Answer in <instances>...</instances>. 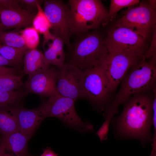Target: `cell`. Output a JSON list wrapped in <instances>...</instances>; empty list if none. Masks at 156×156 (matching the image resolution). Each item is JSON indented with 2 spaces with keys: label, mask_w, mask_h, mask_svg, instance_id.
I'll use <instances>...</instances> for the list:
<instances>
[{
  "label": "cell",
  "mask_w": 156,
  "mask_h": 156,
  "mask_svg": "<svg viewBox=\"0 0 156 156\" xmlns=\"http://www.w3.org/2000/svg\"><path fill=\"white\" fill-rule=\"evenodd\" d=\"M0 66L10 67L20 69L18 65L14 63L5 58L0 54Z\"/></svg>",
  "instance_id": "obj_31"
},
{
  "label": "cell",
  "mask_w": 156,
  "mask_h": 156,
  "mask_svg": "<svg viewBox=\"0 0 156 156\" xmlns=\"http://www.w3.org/2000/svg\"><path fill=\"white\" fill-rule=\"evenodd\" d=\"M19 131L30 138L44 119L40 106L27 109L18 105L15 106Z\"/></svg>",
  "instance_id": "obj_14"
},
{
  "label": "cell",
  "mask_w": 156,
  "mask_h": 156,
  "mask_svg": "<svg viewBox=\"0 0 156 156\" xmlns=\"http://www.w3.org/2000/svg\"><path fill=\"white\" fill-rule=\"evenodd\" d=\"M68 4L70 36L97 29L108 12L101 0H69Z\"/></svg>",
  "instance_id": "obj_4"
},
{
  "label": "cell",
  "mask_w": 156,
  "mask_h": 156,
  "mask_svg": "<svg viewBox=\"0 0 156 156\" xmlns=\"http://www.w3.org/2000/svg\"><path fill=\"white\" fill-rule=\"evenodd\" d=\"M15 106L0 109V132L4 135L19 131Z\"/></svg>",
  "instance_id": "obj_18"
},
{
  "label": "cell",
  "mask_w": 156,
  "mask_h": 156,
  "mask_svg": "<svg viewBox=\"0 0 156 156\" xmlns=\"http://www.w3.org/2000/svg\"><path fill=\"white\" fill-rule=\"evenodd\" d=\"M38 11L34 18L32 25L38 33L42 34L44 39V43L49 40L53 41L55 37L50 31L51 25L46 16L41 5H37Z\"/></svg>",
  "instance_id": "obj_19"
},
{
  "label": "cell",
  "mask_w": 156,
  "mask_h": 156,
  "mask_svg": "<svg viewBox=\"0 0 156 156\" xmlns=\"http://www.w3.org/2000/svg\"><path fill=\"white\" fill-rule=\"evenodd\" d=\"M143 57L120 53H109L102 64L111 92L116 89L127 71Z\"/></svg>",
  "instance_id": "obj_10"
},
{
  "label": "cell",
  "mask_w": 156,
  "mask_h": 156,
  "mask_svg": "<svg viewBox=\"0 0 156 156\" xmlns=\"http://www.w3.org/2000/svg\"><path fill=\"white\" fill-rule=\"evenodd\" d=\"M57 89L61 95L76 101L83 98V70L71 64L64 63L57 68Z\"/></svg>",
  "instance_id": "obj_9"
},
{
  "label": "cell",
  "mask_w": 156,
  "mask_h": 156,
  "mask_svg": "<svg viewBox=\"0 0 156 156\" xmlns=\"http://www.w3.org/2000/svg\"><path fill=\"white\" fill-rule=\"evenodd\" d=\"M153 37L151 42L150 47L146 53L143 56L145 60L151 58V60L156 62V27L153 29Z\"/></svg>",
  "instance_id": "obj_26"
},
{
  "label": "cell",
  "mask_w": 156,
  "mask_h": 156,
  "mask_svg": "<svg viewBox=\"0 0 156 156\" xmlns=\"http://www.w3.org/2000/svg\"><path fill=\"white\" fill-rule=\"evenodd\" d=\"M132 6L123 12V15L117 20L115 26L123 27L146 38L156 27V9L149 3L142 2Z\"/></svg>",
  "instance_id": "obj_7"
},
{
  "label": "cell",
  "mask_w": 156,
  "mask_h": 156,
  "mask_svg": "<svg viewBox=\"0 0 156 156\" xmlns=\"http://www.w3.org/2000/svg\"><path fill=\"white\" fill-rule=\"evenodd\" d=\"M156 145H153L152 150L150 156H156Z\"/></svg>",
  "instance_id": "obj_35"
},
{
  "label": "cell",
  "mask_w": 156,
  "mask_h": 156,
  "mask_svg": "<svg viewBox=\"0 0 156 156\" xmlns=\"http://www.w3.org/2000/svg\"><path fill=\"white\" fill-rule=\"evenodd\" d=\"M57 68L51 66L43 72L28 75L24 83L25 90L42 96L50 97L57 93Z\"/></svg>",
  "instance_id": "obj_12"
},
{
  "label": "cell",
  "mask_w": 156,
  "mask_h": 156,
  "mask_svg": "<svg viewBox=\"0 0 156 156\" xmlns=\"http://www.w3.org/2000/svg\"><path fill=\"white\" fill-rule=\"evenodd\" d=\"M25 45L29 49H35L39 43L38 33L33 27L25 28L20 31Z\"/></svg>",
  "instance_id": "obj_25"
},
{
  "label": "cell",
  "mask_w": 156,
  "mask_h": 156,
  "mask_svg": "<svg viewBox=\"0 0 156 156\" xmlns=\"http://www.w3.org/2000/svg\"><path fill=\"white\" fill-rule=\"evenodd\" d=\"M22 76L23 74H0V89L8 91L22 90L24 87Z\"/></svg>",
  "instance_id": "obj_22"
},
{
  "label": "cell",
  "mask_w": 156,
  "mask_h": 156,
  "mask_svg": "<svg viewBox=\"0 0 156 156\" xmlns=\"http://www.w3.org/2000/svg\"><path fill=\"white\" fill-rule=\"evenodd\" d=\"M28 93L25 89L11 91L0 89V109L19 105Z\"/></svg>",
  "instance_id": "obj_21"
},
{
  "label": "cell",
  "mask_w": 156,
  "mask_h": 156,
  "mask_svg": "<svg viewBox=\"0 0 156 156\" xmlns=\"http://www.w3.org/2000/svg\"><path fill=\"white\" fill-rule=\"evenodd\" d=\"M82 99L87 100L99 110L105 107L110 93L102 64L83 70Z\"/></svg>",
  "instance_id": "obj_8"
},
{
  "label": "cell",
  "mask_w": 156,
  "mask_h": 156,
  "mask_svg": "<svg viewBox=\"0 0 156 156\" xmlns=\"http://www.w3.org/2000/svg\"><path fill=\"white\" fill-rule=\"evenodd\" d=\"M146 39L129 28L114 26L108 31L103 43L109 53L143 57L149 48Z\"/></svg>",
  "instance_id": "obj_5"
},
{
  "label": "cell",
  "mask_w": 156,
  "mask_h": 156,
  "mask_svg": "<svg viewBox=\"0 0 156 156\" xmlns=\"http://www.w3.org/2000/svg\"><path fill=\"white\" fill-rule=\"evenodd\" d=\"M0 156H11L9 154L6 153L4 150L2 148L0 150Z\"/></svg>",
  "instance_id": "obj_34"
},
{
  "label": "cell",
  "mask_w": 156,
  "mask_h": 156,
  "mask_svg": "<svg viewBox=\"0 0 156 156\" xmlns=\"http://www.w3.org/2000/svg\"><path fill=\"white\" fill-rule=\"evenodd\" d=\"M75 101L57 93L49 98L40 107L44 119L55 117L80 131L91 130L92 126L83 122L77 114L75 107Z\"/></svg>",
  "instance_id": "obj_6"
},
{
  "label": "cell",
  "mask_w": 156,
  "mask_h": 156,
  "mask_svg": "<svg viewBox=\"0 0 156 156\" xmlns=\"http://www.w3.org/2000/svg\"><path fill=\"white\" fill-rule=\"evenodd\" d=\"M51 65L41 51L36 49H29L23 57L22 71L26 75H33L45 71Z\"/></svg>",
  "instance_id": "obj_15"
},
{
  "label": "cell",
  "mask_w": 156,
  "mask_h": 156,
  "mask_svg": "<svg viewBox=\"0 0 156 156\" xmlns=\"http://www.w3.org/2000/svg\"><path fill=\"white\" fill-rule=\"evenodd\" d=\"M30 137L20 131L4 135L0 143L2 148L11 156H25Z\"/></svg>",
  "instance_id": "obj_16"
},
{
  "label": "cell",
  "mask_w": 156,
  "mask_h": 156,
  "mask_svg": "<svg viewBox=\"0 0 156 156\" xmlns=\"http://www.w3.org/2000/svg\"><path fill=\"white\" fill-rule=\"evenodd\" d=\"M21 7L18 0H0V8H9Z\"/></svg>",
  "instance_id": "obj_28"
},
{
  "label": "cell",
  "mask_w": 156,
  "mask_h": 156,
  "mask_svg": "<svg viewBox=\"0 0 156 156\" xmlns=\"http://www.w3.org/2000/svg\"><path fill=\"white\" fill-rule=\"evenodd\" d=\"M19 4L23 6L25 10L33 13L35 14L34 11H38L37 5H41L44 2V0H18Z\"/></svg>",
  "instance_id": "obj_27"
},
{
  "label": "cell",
  "mask_w": 156,
  "mask_h": 156,
  "mask_svg": "<svg viewBox=\"0 0 156 156\" xmlns=\"http://www.w3.org/2000/svg\"><path fill=\"white\" fill-rule=\"evenodd\" d=\"M64 44L61 39L55 37L44 54L47 62L57 68L61 67L65 63L66 53L64 49Z\"/></svg>",
  "instance_id": "obj_17"
},
{
  "label": "cell",
  "mask_w": 156,
  "mask_h": 156,
  "mask_svg": "<svg viewBox=\"0 0 156 156\" xmlns=\"http://www.w3.org/2000/svg\"><path fill=\"white\" fill-rule=\"evenodd\" d=\"M2 149V148L0 144V150Z\"/></svg>",
  "instance_id": "obj_36"
},
{
  "label": "cell",
  "mask_w": 156,
  "mask_h": 156,
  "mask_svg": "<svg viewBox=\"0 0 156 156\" xmlns=\"http://www.w3.org/2000/svg\"><path fill=\"white\" fill-rule=\"evenodd\" d=\"M140 3L138 0H111L109 9L107 16L102 25L103 26L107 24L116 16L117 13L121 9L126 7L137 5Z\"/></svg>",
  "instance_id": "obj_23"
},
{
  "label": "cell",
  "mask_w": 156,
  "mask_h": 156,
  "mask_svg": "<svg viewBox=\"0 0 156 156\" xmlns=\"http://www.w3.org/2000/svg\"><path fill=\"white\" fill-rule=\"evenodd\" d=\"M76 36L66 53L65 63L83 70L102 64L109 53L102 35L95 30Z\"/></svg>",
  "instance_id": "obj_3"
},
{
  "label": "cell",
  "mask_w": 156,
  "mask_h": 156,
  "mask_svg": "<svg viewBox=\"0 0 156 156\" xmlns=\"http://www.w3.org/2000/svg\"><path fill=\"white\" fill-rule=\"evenodd\" d=\"M133 95L126 102L122 112L112 122L119 137L138 140L144 145L153 141V99L141 93Z\"/></svg>",
  "instance_id": "obj_1"
},
{
  "label": "cell",
  "mask_w": 156,
  "mask_h": 156,
  "mask_svg": "<svg viewBox=\"0 0 156 156\" xmlns=\"http://www.w3.org/2000/svg\"><path fill=\"white\" fill-rule=\"evenodd\" d=\"M149 4L150 6L153 9H156V1L155 0H151L149 1Z\"/></svg>",
  "instance_id": "obj_33"
},
{
  "label": "cell",
  "mask_w": 156,
  "mask_h": 156,
  "mask_svg": "<svg viewBox=\"0 0 156 156\" xmlns=\"http://www.w3.org/2000/svg\"><path fill=\"white\" fill-rule=\"evenodd\" d=\"M0 44L16 47L25 46L21 35L17 32L12 31H0Z\"/></svg>",
  "instance_id": "obj_24"
},
{
  "label": "cell",
  "mask_w": 156,
  "mask_h": 156,
  "mask_svg": "<svg viewBox=\"0 0 156 156\" xmlns=\"http://www.w3.org/2000/svg\"><path fill=\"white\" fill-rule=\"evenodd\" d=\"M154 97L152 101V124L155 132H156V91L155 88L153 89Z\"/></svg>",
  "instance_id": "obj_30"
},
{
  "label": "cell",
  "mask_w": 156,
  "mask_h": 156,
  "mask_svg": "<svg viewBox=\"0 0 156 156\" xmlns=\"http://www.w3.org/2000/svg\"><path fill=\"white\" fill-rule=\"evenodd\" d=\"M43 11L51 25L52 34L61 39L67 49L70 47L68 22V4L62 0H46Z\"/></svg>",
  "instance_id": "obj_11"
},
{
  "label": "cell",
  "mask_w": 156,
  "mask_h": 156,
  "mask_svg": "<svg viewBox=\"0 0 156 156\" xmlns=\"http://www.w3.org/2000/svg\"><path fill=\"white\" fill-rule=\"evenodd\" d=\"M36 15L21 7L0 8V31L30 27Z\"/></svg>",
  "instance_id": "obj_13"
},
{
  "label": "cell",
  "mask_w": 156,
  "mask_h": 156,
  "mask_svg": "<svg viewBox=\"0 0 156 156\" xmlns=\"http://www.w3.org/2000/svg\"><path fill=\"white\" fill-rule=\"evenodd\" d=\"M13 74L21 75L23 74V71L16 68L13 67L0 66V74Z\"/></svg>",
  "instance_id": "obj_29"
},
{
  "label": "cell",
  "mask_w": 156,
  "mask_h": 156,
  "mask_svg": "<svg viewBox=\"0 0 156 156\" xmlns=\"http://www.w3.org/2000/svg\"><path fill=\"white\" fill-rule=\"evenodd\" d=\"M57 154L49 148H47L44 150L40 156H57Z\"/></svg>",
  "instance_id": "obj_32"
},
{
  "label": "cell",
  "mask_w": 156,
  "mask_h": 156,
  "mask_svg": "<svg viewBox=\"0 0 156 156\" xmlns=\"http://www.w3.org/2000/svg\"><path fill=\"white\" fill-rule=\"evenodd\" d=\"M123 79L121 88L106 108L105 117L111 118L116 114L121 104L131 95L142 93L152 88L156 79V62H148L143 58L133 65Z\"/></svg>",
  "instance_id": "obj_2"
},
{
  "label": "cell",
  "mask_w": 156,
  "mask_h": 156,
  "mask_svg": "<svg viewBox=\"0 0 156 156\" xmlns=\"http://www.w3.org/2000/svg\"><path fill=\"white\" fill-rule=\"evenodd\" d=\"M29 50L26 46L16 47L0 44V54L5 58L18 65H23V59L26 52Z\"/></svg>",
  "instance_id": "obj_20"
}]
</instances>
